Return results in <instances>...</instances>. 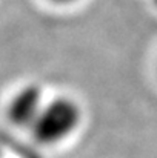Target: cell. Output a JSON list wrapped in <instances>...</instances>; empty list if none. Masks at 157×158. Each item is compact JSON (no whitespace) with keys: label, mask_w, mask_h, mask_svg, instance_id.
Returning <instances> with one entry per match:
<instances>
[{"label":"cell","mask_w":157,"mask_h":158,"mask_svg":"<svg viewBox=\"0 0 157 158\" xmlns=\"http://www.w3.org/2000/svg\"><path fill=\"white\" fill-rule=\"evenodd\" d=\"M153 3H154V6L157 8V0H153Z\"/></svg>","instance_id":"4"},{"label":"cell","mask_w":157,"mask_h":158,"mask_svg":"<svg viewBox=\"0 0 157 158\" xmlns=\"http://www.w3.org/2000/svg\"><path fill=\"white\" fill-rule=\"evenodd\" d=\"M83 110L80 103L69 95H57L46 100L39 118L29 129L33 137L45 146L68 140L80 127Z\"/></svg>","instance_id":"1"},{"label":"cell","mask_w":157,"mask_h":158,"mask_svg":"<svg viewBox=\"0 0 157 158\" xmlns=\"http://www.w3.org/2000/svg\"><path fill=\"white\" fill-rule=\"evenodd\" d=\"M156 69H157V64H156Z\"/></svg>","instance_id":"5"},{"label":"cell","mask_w":157,"mask_h":158,"mask_svg":"<svg viewBox=\"0 0 157 158\" xmlns=\"http://www.w3.org/2000/svg\"><path fill=\"white\" fill-rule=\"evenodd\" d=\"M46 2H50L55 6H72V5L80 3L82 0H46Z\"/></svg>","instance_id":"3"},{"label":"cell","mask_w":157,"mask_h":158,"mask_svg":"<svg viewBox=\"0 0 157 158\" xmlns=\"http://www.w3.org/2000/svg\"><path fill=\"white\" fill-rule=\"evenodd\" d=\"M46 103L45 91L39 83L22 85L6 105L8 120L22 129H31Z\"/></svg>","instance_id":"2"}]
</instances>
